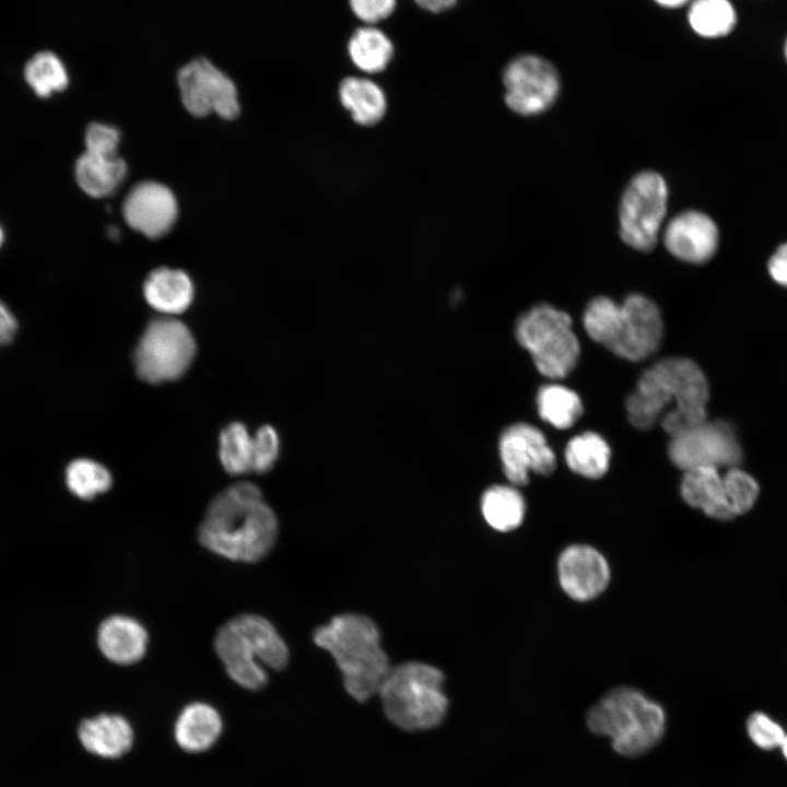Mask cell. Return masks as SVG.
I'll list each match as a JSON object with an SVG mask.
<instances>
[{
  "label": "cell",
  "instance_id": "1",
  "mask_svg": "<svg viewBox=\"0 0 787 787\" xmlns=\"http://www.w3.org/2000/svg\"><path fill=\"white\" fill-rule=\"evenodd\" d=\"M708 396V383L695 362L668 357L641 375L625 408L634 427L647 431L660 421L673 436L706 420Z\"/></svg>",
  "mask_w": 787,
  "mask_h": 787
},
{
  "label": "cell",
  "instance_id": "2",
  "mask_svg": "<svg viewBox=\"0 0 787 787\" xmlns=\"http://www.w3.org/2000/svg\"><path fill=\"white\" fill-rule=\"evenodd\" d=\"M278 519L260 489L238 482L215 495L198 529L199 542L225 559L255 563L272 549Z\"/></svg>",
  "mask_w": 787,
  "mask_h": 787
},
{
  "label": "cell",
  "instance_id": "3",
  "mask_svg": "<svg viewBox=\"0 0 787 787\" xmlns=\"http://www.w3.org/2000/svg\"><path fill=\"white\" fill-rule=\"evenodd\" d=\"M314 642L332 655L346 692L359 702L378 692L391 668L379 631L365 615L344 613L332 618L316 630Z\"/></svg>",
  "mask_w": 787,
  "mask_h": 787
},
{
  "label": "cell",
  "instance_id": "4",
  "mask_svg": "<svg viewBox=\"0 0 787 787\" xmlns=\"http://www.w3.org/2000/svg\"><path fill=\"white\" fill-rule=\"evenodd\" d=\"M583 324L594 341L633 362L655 354L663 336L658 306L641 294L629 295L621 305L608 296L592 298L585 308Z\"/></svg>",
  "mask_w": 787,
  "mask_h": 787
},
{
  "label": "cell",
  "instance_id": "5",
  "mask_svg": "<svg viewBox=\"0 0 787 787\" xmlns=\"http://www.w3.org/2000/svg\"><path fill=\"white\" fill-rule=\"evenodd\" d=\"M214 649L230 678L256 691L268 682V669L281 670L289 649L275 627L258 614L244 613L225 622L214 637Z\"/></svg>",
  "mask_w": 787,
  "mask_h": 787
},
{
  "label": "cell",
  "instance_id": "6",
  "mask_svg": "<svg viewBox=\"0 0 787 787\" xmlns=\"http://www.w3.org/2000/svg\"><path fill=\"white\" fill-rule=\"evenodd\" d=\"M588 729L611 740L623 756L649 752L662 739L666 714L660 704L631 686H619L604 694L586 715Z\"/></svg>",
  "mask_w": 787,
  "mask_h": 787
},
{
  "label": "cell",
  "instance_id": "7",
  "mask_svg": "<svg viewBox=\"0 0 787 787\" xmlns=\"http://www.w3.org/2000/svg\"><path fill=\"white\" fill-rule=\"evenodd\" d=\"M443 682V673L427 663L406 662L390 668L377 692L386 717L406 731L437 727L448 707Z\"/></svg>",
  "mask_w": 787,
  "mask_h": 787
},
{
  "label": "cell",
  "instance_id": "8",
  "mask_svg": "<svg viewBox=\"0 0 787 787\" xmlns=\"http://www.w3.org/2000/svg\"><path fill=\"white\" fill-rule=\"evenodd\" d=\"M572 324L568 314L549 304L536 305L517 319V341L542 375L562 378L575 367L579 343Z\"/></svg>",
  "mask_w": 787,
  "mask_h": 787
},
{
  "label": "cell",
  "instance_id": "9",
  "mask_svg": "<svg viewBox=\"0 0 787 787\" xmlns=\"http://www.w3.org/2000/svg\"><path fill=\"white\" fill-rule=\"evenodd\" d=\"M196 341L189 328L172 317L151 320L133 352L137 375L150 384L180 377L196 354Z\"/></svg>",
  "mask_w": 787,
  "mask_h": 787
},
{
  "label": "cell",
  "instance_id": "10",
  "mask_svg": "<svg viewBox=\"0 0 787 787\" xmlns=\"http://www.w3.org/2000/svg\"><path fill=\"white\" fill-rule=\"evenodd\" d=\"M666 179L655 171L635 174L621 196L619 233L627 246L638 251L651 250L658 240L668 209Z\"/></svg>",
  "mask_w": 787,
  "mask_h": 787
},
{
  "label": "cell",
  "instance_id": "11",
  "mask_svg": "<svg viewBox=\"0 0 787 787\" xmlns=\"http://www.w3.org/2000/svg\"><path fill=\"white\" fill-rule=\"evenodd\" d=\"M504 102L515 114L529 117L552 107L561 90L556 68L537 55H520L503 71Z\"/></svg>",
  "mask_w": 787,
  "mask_h": 787
},
{
  "label": "cell",
  "instance_id": "12",
  "mask_svg": "<svg viewBox=\"0 0 787 787\" xmlns=\"http://www.w3.org/2000/svg\"><path fill=\"white\" fill-rule=\"evenodd\" d=\"M668 455L683 472L697 467H735L742 451L733 428L724 421L707 420L670 436Z\"/></svg>",
  "mask_w": 787,
  "mask_h": 787
},
{
  "label": "cell",
  "instance_id": "13",
  "mask_svg": "<svg viewBox=\"0 0 787 787\" xmlns=\"http://www.w3.org/2000/svg\"><path fill=\"white\" fill-rule=\"evenodd\" d=\"M180 98L193 116L212 113L223 119H234L239 113L236 85L230 77L209 59L198 57L177 73Z\"/></svg>",
  "mask_w": 787,
  "mask_h": 787
},
{
  "label": "cell",
  "instance_id": "14",
  "mask_svg": "<svg viewBox=\"0 0 787 787\" xmlns=\"http://www.w3.org/2000/svg\"><path fill=\"white\" fill-rule=\"evenodd\" d=\"M498 450L504 474L513 485L527 484L531 471L549 475L556 467L555 455L542 432L527 423L506 427Z\"/></svg>",
  "mask_w": 787,
  "mask_h": 787
},
{
  "label": "cell",
  "instance_id": "15",
  "mask_svg": "<svg viewBox=\"0 0 787 787\" xmlns=\"http://www.w3.org/2000/svg\"><path fill=\"white\" fill-rule=\"evenodd\" d=\"M557 577L562 590L575 601H590L600 596L611 578L607 559L588 544H571L557 560Z\"/></svg>",
  "mask_w": 787,
  "mask_h": 787
},
{
  "label": "cell",
  "instance_id": "16",
  "mask_svg": "<svg viewBox=\"0 0 787 787\" xmlns=\"http://www.w3.org/2000/svg\"><path fill=\"white\" fill-rule=\"evenodd\" d=\"M177 201L164 185L143 181L127 195L122 213L127 224L149 238L165 235L177 219Z\"/></svg>",
  "mask_w": 787,
  "mask_h": 787
},
{
  "label": "cell",
  "instance_id": "17",
  "mask_svg": "<svg viewBox=\"0 0 787 787\" xmlns=\"http://www.w3.org/2000/svg\"><path fill=\"white\" fill-rule=\"evenodd\" d=\"M718 228L705 213L688 210L674 215L665 226L663 245L678 260L704 263L716 252Z\"/></svg>",
  "mask_w": 787,
  "mask_h": 787
},
{
  "label": "cell",
  "instance_id": "18",
  "mask_svg": "<svg viewBox=\"0 0 787 787\" xmlns=\"http://www.w3.org/2000/svg\"><path fill=\"white\" fill-rule=\"evenodd\" d=\"M149 636L144 626L127 615H111L98 627L97 643L111 662L131 665L145 654Z\"/></svg>",
  "mask_w": 787,
  "mask_h": 787
},
{
  "label": "cell",
  "instance_id": "19",
  "mask_svg": "<svg viewBox=\"0 0 787 787\" xmlns=\"http://www.w3.org/2000/svg\"><path fill=\"white\" fill-rule=\"evenodd\" d=\"M78 735L86 751L104 759L120 757L133 743L130 723L116 714H99L84 719Z\"/></svg>",
  "mask_w": 787,
  "mask_h": 787
},
{
  "label": "cell",
  "instance_id": "20",
  "mask_svg": "<svg viewBox=\"0 0 787 787\" xmlns=\"http://www.w3.org/2000/svg\"><path fill=\"white\" fill-rule=\"evenodd\" d=\"M680 492L688 505L702 509L708 517L719 520L735 517L725 500L723 475L718 468L697 467L684 471Z\"/></svg>",
  "mask_w": 787,
  "mask_h": 787
},
{
  "label": "cell",
  "instance_id": "21",
  "mask_svg": "<svg viewBox=\"0 0 787 787\" xmlns=\"http://www.w3.org/2000/svg\"><path fill=\"white\" fill-rule=\"evenodd\" d=\"M222 718L211 705L193 702L183 708L175 723V740L186 752H203L222 732Z\"/></svg>",
  "mask_w": 787,
  "mask_h": 787
},
{
  "label": "cell",
  "instance_id": "22",
  "mask_svg": "<svg viewBox=\"0 0 787 787\" xmlns=\"http://www.w3.org/2000/svg\"><path fill=\"white\" fill-rule=\"evenodd\" d=\"M143 294L152 308L173 316L181 314L190 306L193 285L183 270L163 267L149 274L143 285Z\"/></svg>",
  "mask_w": 787,
  "mask_h": 787
},
{
  "label": "cell",
  "instance_id": "23",
  "mask_svg": "<svg viewBox=\"0 0 787 787\" xmlns=\"http://www.w3.org/2000/svg\"><path fill=\"white\" fill-rule=\"evenodd\" d=\"M341 105L350 113L354 122L369 127L379 122L387 110L384 90L373 80L350 75L339 85Z\"/></svg>",
  "mask_w": 787,
  "mask_h": 787
},
{
  "label": "cell",
  "instance_id": "24",
  "mask_svg": "<svg viewBox=\"0 0 787 787\" xmlns=\"http://www.w3.org/2000/svg\"><path fill=\"white\" fill-rule=\"evenodd\" d=\"M127 173L122 158L103 157L84 152L75 162L74 175L79 187L93 198L110 196Z\"/></svg>",
  "mask_w": 787,
  "mask_h": 787
},
{
  "label": "cell",
  "instance_id": "25",
  "mask_svg": "<svg viewBox=\"0 0 787 787\" xmlns=\"http://www.w3.org/2000/svg\"><path fill=\"white\" fill-rule=\"evenodd\" d=\"M393 44L375 25H364L354 31L348 43V52L353 64L363 72L384 71L393 57Z\"/></svg>",
  "mask_w": 787,
  "mask_h": 787
},
{
  "label": "cell",
  "instance_id": "26",
  "mask_svg": "<svg viewBox=\"0 0 787 787\" xmlns=\"http://www.w3.org/2000/svg\"><path fill=\"white\" fill-rule=\"evenodd\" d=\"M481 510L490 527L501 532H508L522 524L526 504L516 488L492 485L482 494Z\"/></svg>",
  "mask_w": 787,
  "mask_h": 787
},
{
  "label": "cell",
  "instance_id": "27",
  "mask_svg": "<svg viewBox=\"0 0 787 787\" xmlns=\"http://www.w3.org/2000/svg\"><path fill=\"white\" fill-rule=\"evenodd\" d=\"M611 451L606 441L594 432L573 437L565 448L568 468L585 478H601L609 468Z\"/></svg>",
  "mask_w": 787,
  "mask_h": 787
},
{
  "label": "cell",
  "instance_id": "28",
  "mask_svg": "<svg viewBox=\"0 0 787 787\" xmlns=\"http://www.w3.org/2000/svg\"><path fill=\"white\" fill-rule=\"evenodd\" d=\"M537 406L541 419L561 430L571 427L584 411L578 395L561 385L541 387Z\"/></svg>",
  "mask_w": 787,
  "mask_h": 787
},
{
  "label": "cell",
  "instance_id": "29",
  "mask_svg": "<svg viewBox=\"0 0 787 787\" xmlns=\"http://www.w3.org/2000/svg\"><path fill=\"white\" fill-rule=\"evenodd\" d=\"M736 20V11L729 0H693L688 11L691 28L706 38L729 34Z\"/></svg>",
  "mask_w": 787,
  "mask_h": 787
},
{
  "label": "cell",
  "instance_id": "30",
  "mask_svg": "<svg viewBox=\"0 0 787 787\" xmlns=\"http://www.w3.org/2000/svg\"><path fill=\"white\" fill-rule=\"evenodd\" d=\"M26 83L39 97H48L67 89L69 75L62 61L50 51L34 55L24 69Z\"/></svg>",
  "mask_w": 787,
  "mask_h": 787
},
{
  "label": "cell",
  "instance_id": "31",
  "mask_svg": "<svg viewBox=\"0 0 787 787\" xmlns=\"http://www.w3.org/2000/svg\"><path fill=\"white\" fill-rule=\"evenodd\" d=\"M64 479L69 491L85 501L107 492L113 483L108 469L89 458H78L69 462Z\"/></svg>",
  "mask_w": 787,
  "mask_h": 787
},
{
  "label": "cell",
  "instance_id": "32",
  "mask_svg": "<svg viewBox=\"0 0 787 787\" xmlns=\"http://www.w3.org/2000/svg\"><path fill=\"white\" fill-rule=\"evenodd\" d=\"M252 436L247 427L233 422L221 432L219 455L225 471L239 475L252 471Z\"/></svg>",
  "mask_w": 787,
  "mask_h": 787
},
{
  "label": "cell",
  "instance_id": "33",
  "mask_svg": "<svg viewBox=\"0 0 787 787\" xmlns=\"http://www.w3.org/2000/svg\"><path fill=\"white\" fill-rule=\"evenodd\" d=\"M723 485L725 500L735 516L748 512L759 494L756 481L735 467L723 475Z\"/></svg>",
  "mask_w": 787,
  "mask_h": 787
},
{
  "label": "cell",
  "instance_id": "34",
  "mask_svg": "<svg viewBox=\"0 0 787 787\" xmlns=\"http://www.w3.org/2000/svg\"><path fill=\"white\" fill-rule=\"evenodd\" d=\"M252 472L265 473L275 463L280 453V438L270 425H263L252 436Z\"/></svg>",
  "mask_w": 787,
  "mask_h": 787
},
{
  "label": "cell",
  "instance_id": "35",
  "mask_svg": "<svg viewBox=\"0 0 787 787\" xmlns=\"http://www.w3.org/2000/svg\"><path fill=\"white\" fill-rule=\"evenodd\" d=\"M119 139V132L114 127L91 124L85 131V152L103 157H116Z\"/></svg>",
  "mask_w": 787,
  "mask_h": 787
},
{
  "label": "cell",
  "instance_id": "36",
  "mask_svg": "<svg viewBox=\"0 0 787 787\" xmlns=\"http://www.w3.org/2000/svg\"><path fill=\"white\" fill-rule=\"evenodd\" d=\"M751 740L764 750L779 747L785 738L782 727L762 713H755L748 720Z\"/></svg>",
  "mask_w": 787,
  "mask_h": 787
},
{
  "label": "cell",
  "instance_id": "37",
  "mask_svg": "<svg viewBox=\"0 0 787 787\" xmlns=\"http://www.w3.org/2000/svg\"><path fill=\"white\" fill-rule=\"evenodd\" d=\"M353 14L365 25H374L389 17L397 0H349Z\"/></svg>",
  "mask_w": 787,
  "mask_h": 787
},
{
  "label": "cell",
  "instance_id": "38",
  "mask_svg": "<svg viewBox=\"0 0 787 787\" xmlns=\"http://www.w3.org/2000/svg\"><path fill=\"white\" fill-rule=\"evenodd\" d=\"M19 329L17 319L12 310L0 299V345L13 342Z\"/></svg>",
  "mask_w": 787,
  "mask_h": 787
},
{
  "label": "cell",
  "instance_id": "39",
  "mask_svg": "<svg viewBox=\"0 0 787 787\" xmlns=\"http://www.w3.org/2000/svg\"><path fill=\"white\" fill-rule=\"evenodd\" d=\"M768 271L775 282L787 287V244L777 248L771 257Z\"/></svg>",
  "mask_w": 787,
  "mask_h": 787
},
{
  "label": "cell",
  "instance_id": "40",
  "mask_svg": "<svg viewBox=\"0 0 787 787\" xmlns=\"http://www.w3.org/2000/svg\"><path fill=\"white\" fill-rule=\"evenodd\" d=\"M415 3L423 10L439 13L451 9L458 0H414Z\"/></svg>",
  "mask_w": 787,
  "mask_h": 787
},
{
  "label": "cell",
  "instance_id": "41",
  "mask_svg": "<svg viewBox=\"0 0 787 787\" xmlns=\"http://www.w3.org/2000/svg\"><path fill=\"white\" fill-rule=\"evenodd\" d=\"M657 4L663 7V8H679L681 5H684L690 0H654Z\"/></svg>",
  "mask_w": 787,
  "mask_h": 787
},
{
  "label": "cell",
  "instance_id": "42",
  "mask_svg": "<svg viewBox=\"0 0 787 787\" xmlns=\"http://www.w3.org/2000/svg\"><path fill=\"white\" fill-rule=\"evenodd\" d=\"M780 747H782V750H783V753H784L785 757L787 759V737H786V736H785V738H784Z\"/></svg>",
  "mask_w": 787,
  "mask_h": 787
},
{
  "label": "cell",
  "instance_id": "43",
  "mask_svg": "<svg viewBox=\"0 0 787 787\" xmlns=\"http://www.w3.org/2000/svg\"><path fill=\"white\" fill-rule=\"evenodd\" d=\"M3 239H4V233H3V230H2V227H1V225H0V248H1L2 244H3Z\"/></svg>",
  "mask_w": 787,
  "mask_h": 787
},
{
  "label": "cell",
  "instance_id": "44",
  "mask_svg": "<svg viewBox=\"0 0 787 787\" xmlns=\"http://www.w3.org/2000/svg\"><path fill=\"white\" fill-rule=\"evenodd\" d=\"M785 57H786V60H787V39H786V43H785Z\"/></svg>",
  "mask_w": 787,
  "mask_h": 787
}]
</instances>
